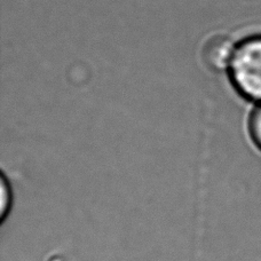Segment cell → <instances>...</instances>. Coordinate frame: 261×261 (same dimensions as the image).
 I'll use <instances>...</instances> for the list:
<instances>
[{"label":"cell","instance_id":"cell-1","mask_svg":"<svg viewBox=\"0 0 261 261\" xmlns=\"http://www.w3.org/2000/svg\"><path fill=\"white\" fill-rule=\"evenodd\" d=\"M229 72L242 95L261 102V36L250 37L237 46Z\"/></svg>","mask_w":261,"mask_h":261},{"label":"cell","instance_id":"cell-2","mask_svg":"<svg viewBox=\"0 0 261 261\" xmlns=\"http://www.w3.org/2000/svg\"><path fill=\"white\" fill-rule=\"evenodd\" d=\"M235 46L229 37L217 35L210 38L203 47V60L212 70H223L229 67L235 53Z\"/></svg>","mask_w":261,"mask_h":261},{"label":"cell","instance_id":"cell-3","mask_svg":"<svg viewBox=\"0 0 261 261\" xmlns=\"http://www.w3.org/2000/svg\"><path fill=\"white\" fill-rule=\"evenodd\" d=\"M249 129L254 144L261 150V105L251 115Z\"/></svg>","mask_w":261,"mask_h":261},{"label":"cell","instance_id":"cell-4","mask_svg":"<svg viewBox=\"0 0 261 261\" xmlns=\"http://www.w3.org/2000/svg\"><path fill=\"white\" fill-rule=\"evenodd\" d=\"M9 187L6 182V180L3 176L2 180V218L5 219L6 214L8 212L9 204H11V192H9Z\"/></svg>","mask_w":261,"mask_h":261}]
</instances>
